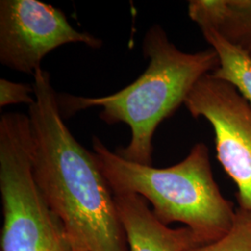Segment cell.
Wrapping results in <instances>:
<instances>
[{"label": "cell", "instance_id": "7a4b0ae2", "mask_svg": "<svg viewBox=\"0 0 251 251\" xmlns=\"http://www.w3.org/2000/svg\"><path fill=\"white\" fill-rule=\"evenodd\" d=\"M145 72L116 93L98 98L58 94L61 114L70 117L81 110L101 107L100 118L109 125L124 123L131 130L128 144L117 151L128 161L152 166V139L157 126L183 103L202 76L219 66V57L210 48L196 53L179 50L165 30L153 25L145 34Z\"/></svg>", "mask_w": 251, "mask_h": 251}, {"label": "cell", "instance_id": "8992f818", "mask_svg": "<svg viewBox=\"0 0 251 251\" xmlns=\"http://www.w3.org/2000/svg\"><path fill=\"white\" fill-rule=\"evenodd\" d=\"M81 43L100 49L101 39L75 30L61 9L37 0L0 1V62L32 75L57 48Z\"/></svg>", "mask_w": 251, "mask_h": 251}, {"label": "cell", "instance_id": "277c9868", "mask_svg": "<svg viewBox=\"0 0 251 251\" xmlns=\"http://www.w3.org/2000/svg\"><path fill=\"white\" fill-rule=\"evenodd\" d=\"M29 116L0 118L1 251H75L62 223L36 184L31 163Z\"/></svg>", "mask_w": 251, "mask_h": 251}, {"label": "cell", "instance_id": "ba28073f", "mask_svg": "<svg viewBox=\"0 0 251 251\" xmlns=\"http://www.w3.org/2000/svg\"><path fill=\"white\" fill-rule=\"evenodd\" d=\"M190 15L199 28L215 29L251 59V0H196Z\"/></svg>", "mask_w": 251, "mask_h": 251}, {"label": "cell", "instance_id": "3957f363", "mask_svg": "<svg viewBox=\"0 0 251 251\" xmlns=\"http://www.w3.org/2000/svg\"><path fill=\"white\" fill-rule=\"evenodd\" d=\"M92 148L113 194L144 198L163 225H185L200 245L215 242L232 230L237 213L216 183L206 144H195L182 161L163 169L128 161L96 136Z\"/></svg>", "mask_w": 251, "mask_h": 251}, {"label": "cell", "instance_id": "52a82bcc", "mask_svg": "<svg viewBox=\"0 0 251 251\" xmlns=\"http://www.w3.org/2000/svg\"><path fill=\"white\" fill-rule=\"evenodd\" d=\"M129 251H185L200 245L188 228L171 229L153 215L147 201L135 194H114Z\"/></svg>", "mask_w": 251, "mask_h": 251}, {"label": "cell", "instance_id": "9c48e42d", "mask_svg": "<svg viewBox=\"0 0 251 251\" xmlns=\"http://www.w3.org/2000/svg\"><path fill=\"white\" fill-rule=\"evenodd\" d=\"M206 42L219 57V66L211 73L215 77L229 82L251 105V59L211 27H200Z\"/></svg>", "mask_w": 251, "mask_h": 251}, {"label": "cell", "instance_id": "30bf717a", "mask_svg": "<svg viewBox=\"0 0 251 251\" xmlns=\"http://www.w3.org/2000/svg\"><path fill=\"white\" fill-rule=\"evenodd\" d=\"M232 230L215 242L198 245L185 251H251V214L240 208Z\"/></svg>", "mask_w": 251, "mask_h": 251}, {"label": "cell", "instance_id": "6da1fadb", "mask_svg": "<svg viewBox=\"0 0 251 251\" xmlns=\"http://www.w3.org/2000/svg\"><path fill=\"white\" fill-rule=\"evenodd\" d=\"M29 106L31 163L36 184L75 251H129L115 197L93 152L63 122L50 75H34Z\"/></svg>", "mask_w": 251, "mask_h": 251}, {"label": "cell", "instance_id": "8fae6325", "mask_svg": "<svg viewBox=\"0 0 251 251\" xmlns=\"http://www.w3.org/2000/svg\"><path fill=\"white\" fill-rule=\"evenodd\" d=\"M31 94H34L33 85L0 79V107L18 103H26L30 106L35 102V97Z\"/></svg>", "mask_w": 251, "mask_h": 251}, {"label": "cell", "instance_id": "5b68a950", "mask_svg": "<svg viewBox=\"0 0 251 251\" xmlns=\"http://www.w3.org/2000/svg\"><path fill=\"white\" fill-rule=\"evenodd\" d=\"M184 105L204 117L215 134L217 158L237 187L240 209L251 214V105L229 82L211 73L190 91Z\"/></svg>", "mask_w": 251, "mask_h": 251}]
</instances>
